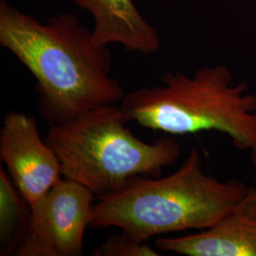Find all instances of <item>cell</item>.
<instances>
[{"instance_id":"obj_4","label":"cell","mask_w":256,"mask_h":256,"mask_svg":"<svg viewBox=\"0 0 256 256\" xmlns=\"http://www.w3.org/2000/svg\"><path fill=\"white\" fill-rule=\"evenodd\" d=\"M120 106L90 110L75 119L50 126L46 144L58 156L62 174L99 198L120 192L142 176L158 178L182 155L172 137L142 142L126 126Z\"/></svg>"},{"instance_id":"obj_8","label":"cell","mask_w":256,"mask_h":256,"mask_svg":"<svg viewBox=\"0 0 256 256\" xmlns=\"http://www.w3.org/2000/svg\"><path fill=\"white\" fill-rule=\"evenodd\" d=\"M94 19L93 39L99 46L119 43L128 50L154 54L160 46L155 28L138 10L133 0H74Z\"/></svg>"},{"instance_id":"obj_5","label":"cell","mask_w":256,"mask_h":256,"mask_svg":"<svg viewBox=\"0 0 256 256\" xmlns=\"http://www.w3.org/2000/svg\"><path fill=\"white\" fill-rule=\"evenodd\" d=\"M94 198L95 194L80 183L68 178L57 183L30 206V225L16 256H82Z\"/></svg>"},{"instance_id":"obj_10","label":"cell","mask_w":256,"mask_h":256,"mask_svg":"<svg viewBox=\"0 0 256 256\" xmlns=\"http://www.w3.org/2000/svg\"><path fill=\"white\" fill-rule=\"evenodd\" d=\"M93 256H158V254L146 241L138 240L126 232L111 234L106 241L94 248Z\"/></svg>"},{"instance_id":"obj_7","label":"cell","mask_w":256,"mask_h":256,"mask_svg":"<svg viewBox=\"0 0 256 256\" xmlns=\"http://www.w3.org/2000/svg\"><path fill=\"white\" fill-rule=\"evenodd\" d=\"M162 252L185 256H256V185L220 222L200 232L158 238Z\"/></svg>"},{"instance_id":"obj_2","label":"cell","mask_w":256,"mask_h":256,"mask_svg":"<svg viewBox=\"0 0 256 256\" xmlns=\"http://www.w3.org/2000/svg\"><path fill=\"white\" fill-rule=\"evenodd\" d=\"M242 182H220L202 170L192 148L182 167L164 178L142 176L126 188L99 198L92 207L93 228L117 227L138 240L186 230L209 229L246 196Z\"/></svg>"},{"instance_id":"obj_9","label":"cell","mask_w":256,"mask_h":256,"mask_svg":"<svg viewBox=\"0 0 256 256\" xmlns=\"http://www.w3.org/2000/svg\"><path fill=\"white\" fill-rule=\"evenodd\" d=\"M0 168V256H16L27 234L30 207Z\"/></svg>"},{"instance_id":"obj_6","label":"cell","mask_w":256,"mask_h":256,"mask_svg":"<svg viewBox=\"0 0 256 256\" xmlns=\"http://www.w3.org/2000/svg\"><path fill=\"white\" fill-rule=\"evenodd\" d=\"M0 158L30 206L64 176L54 150L40 137L36 120L21 112L10 111L3 118Z\"/></svg>"},{"instance_id":"obj_3","label":"cell","mask_w":256,"mask_h":256,"mask_svg":"<svg viewBox=\"0 0 256 256\" xmlns=\"http://www.w3.org/2000/svg\"><path fill=\"white\" fill-rule=\"evenodd\" d=\"M162 84L126 94V119L172 135L218 131L247 151L256 170V95L245 82L232 84L225 66L202 68L192 77L165 74Z\"/></svg>"},{"instance_id":"obj_1","label":"cell","mask_w":256,"mask_h":256,"mask_svg":"<svg viewBox=\"0 0 256 256\" xmlns=\"http://www.w3.org/2000/svg\"><path fill=\"white\" fill-rule=\"evenodd\" d=\"M0 44L36 78L40 111L50 126L118 104L126 96L110 77V50L96 44L92 32L72 14L40 23L0 0Z\"/></svg>"}]
</instances>
